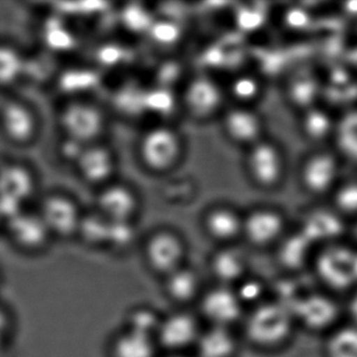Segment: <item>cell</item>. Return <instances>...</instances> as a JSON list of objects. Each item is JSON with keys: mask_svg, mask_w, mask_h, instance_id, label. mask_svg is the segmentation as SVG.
<instances>
[{"mask_svg": "<svg viewBox=\"0 0 357 357\" xmlns=\"http://www.w3.org/2000/svg\"><path fill=\"white\" fill-rule=\"evenodd\" d=\"M337 112L325 103L317 104L298 114L301 137L311 148L330 147L335 130Z\"/></svg>", "mask_w": 357, "mask_h": 357, "instance_id": "21", "label": "cell"}, {"mask_svg": "<svg viewBox=\"0 0 357 357\" xmlns=\"http://www.w3.org/2000/svg\"><path fill=\"white\" fill-rule=\"evenodd\" d=\"M223 137L242 151L266 137V120L259 107L229 104L219 118Z\"/></svg>", "mask_w": 357, "mask_h": 357, "instance_id": "9", "label": "cell"}, {"mask_svg": "<svg viewBox=\"0 0 357 357\" xmlns=\"http://www.w3.org/2000/svg\"><path fill=\"white\" fill-rule=\"evenodd\" d=\"M229 104L259 107L265 95L262 77L254 70H239L225 84Z\"/></svg>", "mask_w": 357, "mask_h": 357, "instance_id": "27", "label": "cell"}, {"mask_svg": "<svg viewBox=\"0 0 357 357\" xmlns=\"http://www.w3.org/2000/svg\"><path fill=\"white\" fill-rule=\"evenodd\" d=\"M1 221H3V218H1V217H0V222H1Z\"/></svg>", "mask_w": 357, "mask_h": 357, "instance_id": "40", "label": "cell"}, {"mask_svg": "<svg viewBox=\"0 0 357 357\" xmlns=\"http://www.w3.org/2000/svg\"><path fill=\"white\" fill-rule=\"evenodd\" d=\"M53 237L68 238L78 234L82 212L76 200L64 193H52L40 202L39 210Z\"/></svg>", "mask_w": 357, "mask_h": 357, "instance_id": "15", "label": "cell"}, {"mask_svg": "<svg viewBox=\"0 0 357 357\" xmlns=\"http://www.w3.org/2000/svg\"><path fill=\"white\" fill-rule=\"evenodd\" d=\"M290 231L285 211L275 204H255L243 211L242 241L258 250L275 248Z\"/></svg>", "mask_w": 357, "mask_h": 357, "instance_id": "5", "label": "cell"}, {"mask_svg": "<svg viewBox=\"0 0 357 357\" xmlns=\"http://www.w3.org/2000/svg\"><path fill=\"white\" fill-rule=\"evenodd\" d=\"M313 263L324 285L332 290H347L357 285V248L334 242L317 248Z\"/></svg>", "mask_w": 357, "mask_h": 357, "instance_id": "7", "label": "cell"}, {"mask_svg": "<svg viewBox=\"0 0 357 357\" xmlns=\"http://www.w3.org/2000/svg\"><path fill=\"white\" fill-rule=\"evenodd\" d=\"M36 177L28 167L12 164L0 170V196L24 206L36 191Z\"/></svg>", "mask_w": 357, "mask_h": 357, "instance_id": "25", "label": "cell"}, {"mask_svg": "<svg viewBox=\"0 0 357 357\" xmlns=\"http://www.w3.org/2000/svg\"><path fill=\"white\" fill-rule=\"evenodd\" d=\"M325 357H357V324H338L325 335Z\"/></svg>", "mask_w": 357, "mask_h": 357, "instance_id": "31", "label": "cell"}, {"mask_svg": "<svg viewBox=\"0 0 357 357\" xmlns=\"http://www.w3.org/2000/svg\"><path fill=\"white\" fill-rule=\"evenodd\" d=\"M59 126L66 139L87 146L100 143L107 121L103 110L96 104L72 101L60 112Z\"/></svg>", "mask_w": 357, "mask_h": 357, "instance_id": "8", "label": "cell"}, {"mask_svg": "<svg viewBox=\"0 0 357 357\" xmlns=\"http://www.w3.org/2000/svg\"><path fill=\"white\" fill-rule=\"evenodd\" d=\"M139 208V196L124 183L112 181L98 194L97 211L110 222H132Z\"/></svg>", "mask_w": 357, "mask_h": 357, "instance_id": "18", "label": "cell"}, {"mask_svg": "<svg viewBox=\"0 0 357 357\" xmlns=\"http://www.w3.org/2000/svg\"><path fill=\"white\" fill-rule=\"evenodd\" d=\"M200 315L208 326L233 328L241 324L246 309L242 304L235 288L215 284L204 290L198 300Z\"/></svg>", "mask_w": 357, "mask_h": 357, "instance_id": "12", "label": "cell"}, {"mask_svg": "<svg viewBox=\"0 0 357 357\" xmlns=\"http://www.w3.org/2000/svg\"><path fill=\"white\" fill-rule=\"evenodd\" d=\"M185 144L178 131L168 125L148 129L139 139L137 154L146 170L154 174L170 172L183 158Z\"/></svg>", "mask_w": 357, "mask_h": 357, "instance_id": "4", "label": "cell"}, {"mask_svg": "<svg viewBox=\"0 0 357 357\" xmlns=\"http://www.w3.org/2000/svg\"><path fill=\"white\" fill-rule=\"evenodd\" d=\"M353 225H354V227H352L353 237H354L355 243L357 244V221L353 222Z\"/></svg>", "mask_w": 357, "mask_h": 357, "instance_id": "39", "label": "cell"}, {"mask_svg": "<svg viewBox=\"0 0 357 357\" xmlns=\"http://www.w3.org/2000/svg\"><path fill=\"white\" fill-rule=\"evenodd\" d=\"M194 350L195 357H236L239 340L233 328L208 326L202 329Z\"/></svg>", "mask_w": 357, "mask_h": 357, "instance_id": "26", "label": "cell"}, {"mask_svg": "<svg viewBox=\"0 0 357 357\" xmlns=\"http://www.w3.org/2000/svg\"><path fill=\"white\" fill-rule=\"evenodd\" d=\"M183 105L187 114L197 122L219 120L229 105L225 83L214 76L196 75L185 84Z\"/></svg>", "mask_w": 357, "mask_h": 357, "instance_id": "6", "label": "cell"}, {"mask_svg": "<svg viewBox=\"0 0 357 357\" xmlns=\"http://www.w3.org/2000/svg\"><path fill=\"white\" fill-rule=\"evenodd\" d=\"M344 166L331 147L311 148L296 170L298 187L314 202H326L344 176Z\"/></svg>", "mask_w": 357, "mask_h": 357, "instance_id": "3", "label": "cell"}, {"mask_svg": "<svg viewBox=\"0 0 357 357\" xmlns=\"http://www.w3.org/2000/svg\"><path fill=\"white\" fill-rule=\"evenodd\" d=\"M317 246L296 229L289 231L285 237L275 246L280 262L285 268L301 269L307 264V261L314 260Z\"/></svg>", "mask_w": 357, "mask_h": 357, "instance_id": "29", "label": "cell"}, {"mask_svg": "<svg viewBox=\"0 0 357 357\" xmlns=\"http://www.w3.org/2000/svg\"><path fill=\"white\" fill-rule=\"evenodd\" d=\"M155 337L125 327L110 344L112 357H158Z\"/></svg>", "mask_w": 357, "mask_h": 357, "instance_id": "30", "label": "cell"}, {"mask_svg": "<svg viewBox=\"0 0 357 357\" xmlns=\"http://www.w3.org/2000/svg\"><path fill=\"white\" fill-rule=\"evenodd\" d=\"M162 357H195L194 355H189L188 353H181V354H166Z\"/></svg>", "mask_w": 357, "mask_h": 357, "instance_id": "38", "label": "cell"}, {"mask_svg": "<svg viewBox=\"0 0 357 357\" xmlns=\"http://www.w3.org/2000/svg\"><path fill=\"white\" fill-rule=\"evenodd\" d=\"M330 147L344 165L357 168V105L337 112Z\"/></svg>", "mask_w": 357, "mask_h": 357, "instance_id": "24", "label": "cell"}, {"mask_svg": "<svg viewBox=\"0 0 357 357\" xmlns=\"http://www.w3.org/2000/svg\"><path fill=\"white\" fill-rule=\"evenodd\" d=\"M296 326L315 333H328L340 324V310L336 301L324 292H307L291 309Z\"/></svg>", "mask_w": 357, "mask_h": 357, "instance_id": "13", "label": "cell"}, {"mask_svg": "<svg viewBox=\"0 0 357 357\" xmlns=\"http://www.w3.org/2000/svg\"><path fill=\"white\" fill-rule=\"evenodd\" d=\"M235 245L218 246L210 259V271L216 284L235 287L248 275V261Z\"/></svg>", "mask_w": 357, "mask_h": 357, "instance_id": "23", "label": "cell"}, {"mask_svg": "<svg viewBox=\"0 0 357 357\" xmlns=\"http://www.w3.org/2000/svg\"><path fill=\"white\" fill-rule=\"evenodd\" d=\"M242 167L255 189L273 193L281 189L288 174V158L283 145L267 135L242 151Z\"/></svg>", "mask_w": 357, "mask_h": 357, "instance_id": "2", "label": "cell"}, {"mask_svg": "<svg viewBox=\"0 0 357 357\" xmlns=\"http://www.w3.org/2000/svg\"><path fill=\"white\" fill-rule=\"evenodd\" d=\"M241 325L250 344L266 352L280 350L288 344L296 327L289 307L271 298L248 309Z\"/></svg>", "mask_w": 357, "mask_h": 357, "instance_id": "1", "label": "cell"}, {"mask_svg": "<svg viewBox=\"0 0 357 357\" xmlns=\"http://www.w3.org/2000/svg\"><path fill=\"white\" fill-rule=\"evenodd\" d=\"M348 223L340 218L327 202H317L305 212L298 229L317 248L342 241L348 229Z\"/></svg>", "mask_w": 357, "mask_h": 357, "instance_id": "17", "label": "cell"}, {"mask_svg": "<svg viewBox=\"0 0 357 357\" xmlns=\"http://www.w3.org/2000/svg\"><path fill=\"white\" fill-rule=\"evenodd\" d=\"M344 6H346L347 8H342V11L346 14L348 17L355 18L357 20V9L352 7V5L350 3H344Z\"/></svg>", "mask_w": 357, "mask_h": 357, "instance_id": "37", "label": "cell"}, {"mask_svg": "<svg viewBox=\"0 0 357 357\" xmlns=\"http://www.w3.org/2000/svg\"><path fill=\"white\" fill-rule=\"evenodd\" d=\"M6 222L12 242L24 252H41L53 238L38 212L24 210Z\"/></svg>", "mask_w": 357, "mask_h": 357, "instance_id": "19", "label": "cell"}, {"mask_svg": "<svg viewBox=\"0 0 357 357\" xmlns=\"http://www.w3.org/2000/svg\"><path fill=\"white\" fill-rule=\"evenodd\" d=\"M1 126L8 139L18 145H28L39 132L36 112L22 101H10L1 109Z\"/></svg>", "mask_w": 357, "mask_h": 357, "instance_id": "22", "label": "cell"}, {"mask_svg": "<svg viewBox=\"0 0 357 357\" xmlns=\"http://www.w3.org/2000/svg\"><path fill=\"white\" fill-rule=\"evenodd\" d=\"M350 311L352 314V323L357 324V291L350 302Z\"/></svg>", "mask_w": 357, "mask_h": 357, "instance_id": "36", "label": "cell"}, {"mask_svg": "<svg viewBox=\"0 0 357 357\" xmlns=\"http://www.w3.org/2000/svg\"><path fill=\"white\" fill-rule=\"evenodd\" d=\"M199 319L194 313L179 309L162 317L156 332L158 348L166 354H181L195 348L202 333Z\"/></svg>", "mask_w": 357, "mask_h": 357, "instance_id": "11", "label": "cell"}, {"mask_svg": "<svg viewBox=\"0 0 357 357\" xmlns=\"http://www.w3.org/2000/svg\"><path fill=\"white\" fill-rule=\"evenodd\" d=\"M326 202L347 223L357 221V176L342 177Z\"/></svg>", "mask_w": 357, "mask_h": 357, "instance_id": "32", "label": "cell"}, {"mask_svg": "<svg viewBox=\"0 0 357 357\" xmlns=\"http://www.w3.org/2000/svg\"><path fill=\"white\" fill-rule=\"evenodd\" d=\"M202 227L217 245H235L242 241L243 211L227 202L212 204L202 214Z\"/></svg>", "mask_w": 357, "mask_h": 357, "instance_id": "14", "label": "cell"}, {"mask_svg": "<svg viewBox=\"0 0 357 357\" xmlns=\"http://www.w3.org/2000/svg\"><path fill=\"white\" fill-rule=\"evenodd\" d=\"M325 82L323 75L315 68L303 66L296 68L286 78L284 99L296 114L324 103Z\"/></svg>", "mask_w": 357, "mask_h": 357, "instance_id": "16", "label": "cell"}, {"mask_svg": "<svg viewBox=\"0 0 357 357\" xmlns=\"http://www.w3.org/2000/svg\"><path fill=\"white\" fill-rule=\"evenodd\" d=\"M79 175L89 185H104L114 181L116 175V158L114 151L101 143L86 146L75 164Z\"/></svg>", "mask_w": 357, "mask_h": 357, "instance_id": "20", "label": "cell"}, {"mask_svg": "<svg viewBox=\"0 0 357 357\" xmlns=\"http://www.w3.org/2000/svg\"><path fill=\"white\" fill-rule=\"evenodd\" d=\"M162 317L151 309L139 308L131 311L126 327L155 337Z\"/></svg>", "mask_w": 357, "mask_h": 357, "instance_id": "35", "label": "cell"}, {"mask_svg": "<svg viewBox=\"0 0 357 357\" xmlns=\"http://www.w3.org/2000/svg\"><path fill=\"white\" fill-rule=\"evenodd\" d=\"M26 59L20 50L10 45H0V86H10L24 76Z\"/></svg>", "mask_w": 357, "mask_h": 357, "instance_id": "33", "label": "cell"}, {"mask_svg": "<svg viewBox=\"0 0 357 357\" xmlns=\"http://www.w3.org/2000/svg\"><path fill=\"white\" fill-rule=\"evenodd\" d=\"M109 225V221L98 211L91 215L83 214L77 235L89 245H105L107 244Z\"/></svg>", "mask_w": 357, "mask_h": 357, "instance_id": "34", "label": "cell"}, {"mask_svg": "<svg viewBox=\"0 0 357 357\" xmlns=\"http://www.w3.org/2000/svg\"><path fill=\"white\" fill-rule=\"evenodd\" d=\"M187 243L177 231L160 229L150 234L144 244V257L153 273L166 277L185 266Z\"/></svg>", "mask_w": 357, "mask_h": 357, "instance_id": "10", "label": "cell"}, {"mask_svg": "<svg viewBox=\"0 0 357 357\" xmlns=\"http://www.w3.org/2000/svg\"><path fill=\"white\" fill-rule=\"evenodd\" d=\"M164 280L167 296L181 306L198 302L204 292L200 275L195 269L187 266V264L166 275Z\"/></svg>", "mask_w": 357, "mask_h": 357, "instance_id": "28", "label": "cell"}]
</instances>
